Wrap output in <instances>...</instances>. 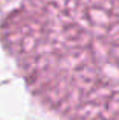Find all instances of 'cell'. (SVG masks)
Wrapping results in <instances>:
<instances>
[{
  "label": "cell",
  "mask_w": 119,
  "mask_h": 120,
  "mask_svg": "<svg viewBox=\"0 0 119 120\" xmlns=\"http://www.w3.org/2000/svg\"><path fill=\"white\" fill-rule=\"evenodd\" d=\"M2 38L60 120H119V0H21Z\"/></svg>",
  "instance_id": "6da1fadb"
}]
</instances>
